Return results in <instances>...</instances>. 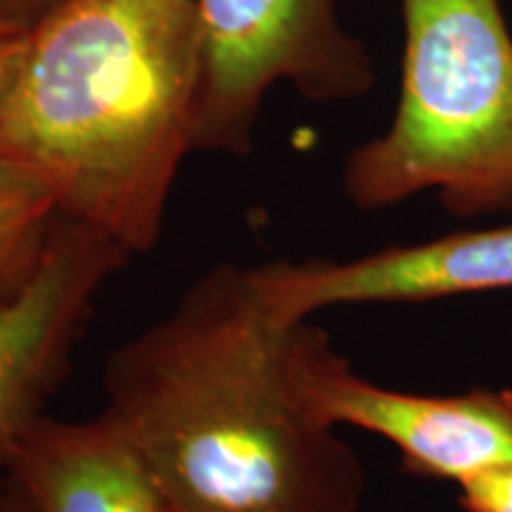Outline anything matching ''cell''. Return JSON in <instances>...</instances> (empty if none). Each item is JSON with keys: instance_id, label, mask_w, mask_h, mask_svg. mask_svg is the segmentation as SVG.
Instances as JSON below:
<instances>
[{"instance_id": "cell-3", "label": "cell", "mask_w": 512, "mask_h": 512, "mask_svg": "<svg viewBox=\"0 0 512 512\" xmlns=\"http://www.w3.org/2000/svg\"><path fill=\"white\" fill-rule=\"evenodd\" d=\"M387 131L349 152L344 192L377 211L432 190L448 214H512V31L501 0H399Z\"/></svg>"}, {"instance_id": "cell-10", "label": "cell", "mask_w": 512, "mask_h": 512, "mask_svg": "<svg viewBox=\"0 0 512 512\" xmlns=\"http://www.w3.org/2000/svg\"><path fill=\"white\" fill-rule=\"evenodd\" d=\"M458 503L465 512H512V467L458 484Z\"/></svg>"}, {"instance_id": "cell-8", "label": "cell", "mask_w": 512, "mask_h": 512, "mask_svg": "<svg viewBox=\"0 0 512 512\" xmlns=\"http://www.w3.org/2000/svg\"><path fill=\"white\" fill-rule=\"evenodd\" d=\"M5 482L29 512H178L105 413L91 420L41 415L12 453Z\"/></svg>"}, {"instance_id": "cell-4", "label": "cell", "mask_w": 512, "mask_h": 512, "mask_svg": "<svg viewBox=\"0 0 512 512\" xmlns=\"http://www.w3.org/2000/svg\"><path fill=\"white\" fill-rule=\"evenodd\" d=\"M195 10L202 36L195 152L249 155L278 83L320 105L373 91V57L344 27L337 0H195Z\"/></svg>"}, {"instance_id": "cell-5", "label": "cell", "mask_w": 512, "mask_h": 512, "mask_svg": "<svg viewBox=\"0 0 512 512\" xmlns=\"http://www.w3.org/2000/svg\"><path fill=\"white\" fill-rule=\"evenodd\" d=\"M287 368L313 418L387 439L415 477L463 484L512 467V392L427 396L384 389L354 373L309 320L292 325Z\"/></svg>"}, {"instance_id": "cell-1", "label": "cell", "mask_w": 512, "mask_h": 512, "mask_svg": "<svg viewBox=\"0 0 512 512\" xmlns=\"http://www.w3.org/2000/svg\"><path fill=\"white\" fill-rule=\"evenodd\" d=\"M292 325L219 264L107 356L102 413L178 512L361 510V458L294 394Z\"/></svg>"}, {"instance_id": "cell-13", "label": "cell", "mask_w": 512, "mask_h": 512, "mask_svg": "<svg viewBox=\"0 0 512 512\" xmlns=\"http://www.w3.org/2000/svg\"><path fill=\"white\" fill-rule=\"evenodd\" d=\"M0 512H29L24 508V503L19 501V496L10 489L8 482H5L3 491H0Z\"/></svg>"}, {"instance_id": "cell-12", "label": "cell", "mask_w": 512, "mask_h": 512, "mask_svg": "<svg viewBox=\"0 0 512 512\" xmlns=\"http://www.w3.org/2000/svg\"><path fill=\"white\" fill-rule=\"evenodd\" d=\"M31 31H0V110L8 102L12 88L29 50Z\"/></svg>"}, {"instance_id": "cell-9", "label": "cell", "mask_w": 512, "mask_h": 512, "mask_svg": "<svg viewBox=\"0 0 512 512\" xmlns=\"http://www.w3.org/2000/svg\"><path fill=\"white\" fill-rule=\"evenodd\" d=\"M60 211L34 174L0 157V304L27 290Z\"/></svg>"}, {"instance_id": "cell-2", "label": "cell", "mask_w": 512, "mask_h": 512, "mask_svg": "<svg viewBox=\"0 0 512 512\" xmlns=\"http://www.w3.org/2000/svg\"><path fill=\"white\" fill-rule=\"evenodd\" d=\"M200 86L195 0H69L31 31L0 157L46 185L64 219L145 254L195 152Z\"/></svg>"}, {"instance_id": "cell-11", "label": "cell", "mask_w": 512, "mask_h": 512, "mask_svg": "<svg viewBox=\"0 0 512 512\" xmlns=\"http://www.w3.org/2000/svg\"><path fill=\"white\" fill-rule=\"evenodd\" d=\"M69 0H0V31H34Z\"/></svg>"}, {"instance_id": "cell-7", "label": "cell", "mask_w": 512, "mask_h": 512, "mask_svg": "<svg viewBox=\"0 0 512 512\" xmlns=\"http://www.w3.org/2000/svg\"><path fill=\"white\" fill-rule=\"evenodd\" d=\"M261 302L280 323L351 304H418L512 290V221L351 261H271L249 266Z\"/></svg>"}, {"instance_id": "cell-6", "label": "cell", "mask_w": 512, "mask_h": 512, "mask_svg": "<svg viewBox=\"0 0 512 512\" xmlns=\"http://www.w3.org/2000/svg\"><path fill=\"white\" fill-rule=\"evenodd\" d=\"M131 256L107 235L60 216L34 280L0 304V491L17 444L72 368L95 299Z\"/></svg>"}]
</instances>
